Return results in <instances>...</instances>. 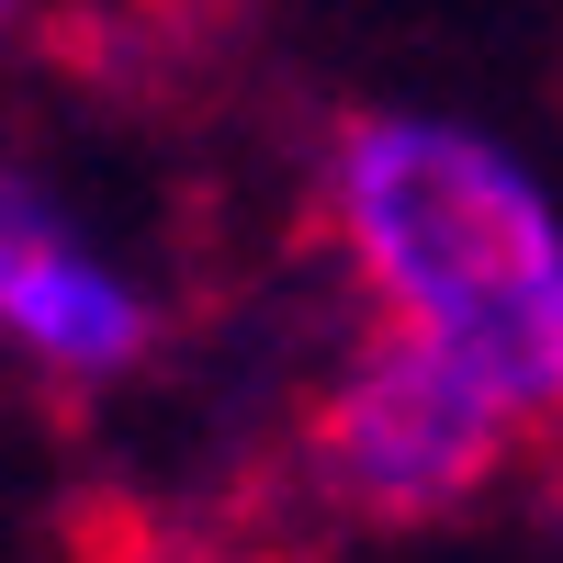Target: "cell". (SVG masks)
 Segmentation results:
<instances>
[{
  "label": "cell",
  "mask_w": 563,
  "mask_h": 563,
  "mask_svg": "<svg viewBox=\"0 0 563 563\" xmlns=\"http://www.w3.org/2000/svg\"><path fill=\"white\" fill-rule=\"evenodd\" d=\"M327 225L395 327L563 429V225L507 147L440 113H350L327 135Z\"/></svg>",
  "instance_id": "6da1fadb"
},
{
  "label": "cell",
  "mask_w": 563,
  "mask_h": 563,
  "mask_svg": "<svg viewBox=\"0 0 563 563\" xmlns=\"http://www.w3.org/2000/svg\"><path fill=\"white\" fill-rule=\"evenodd\" d=\"M530 417L507 406L474 361H451L440 339L417 327H372V339L327 372V395L305 406V462L316 485L372 530H429V519H462L474 496L507 485Z\"/></svg>",
  "instance_id": "7a4b0ae2"
},
{
  "label": "cell",
  "mask_w": 563,
  "mask_h": 563,
  "mask_svg": "<svg viewBox=\"0 0 563 563\" xmlns=\"http://www.w3.org/2000/svg\"><path fill=\"white\" fill-rule=\"evenodd\" d=\"M0 339L23 361L68 372V384H113V372L147 361L158 316L135 305V282L79 238L57 203H34L12 169H0Z\"/></svg>",
  "instance_id": "3957f363"
},
{
  "label": "cell",
  "mask_w": 563,
  "mask_h": 563,
  "mask_svg": "<svg viewBox=\"0 0 563 563\" xmlns=\"http://www.w3.org/2000/svg\"><path fill=\"white\" fill-rule=\"evenodd\" d=\"M23 12H34V0H0V23H23Z\"/></svg>",
  "instance_id": "277c9868"
}]
</instances>
